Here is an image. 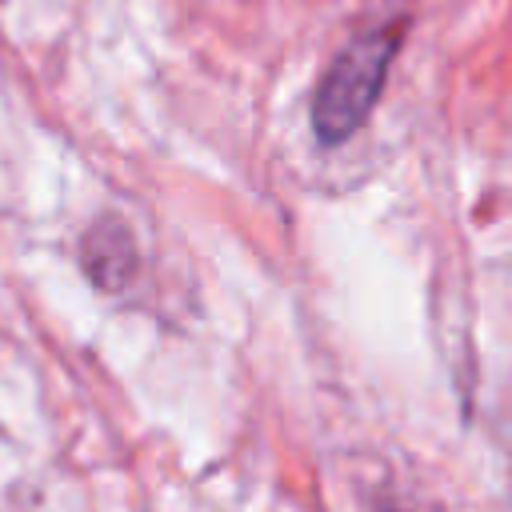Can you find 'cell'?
<instances>
[{
	"label": "cell",
	"instance_id": "cell-1",
	"mask_svg": "<svg viewBox=\"0 0 512 512\" xmlns=\"http://www.w3.org/2000/svg\"><path fill=\"white\" fill-rule=\"evenodd\" d=\"M396 44H400V28L392 24V28L356 36L332 60V68L324 72L316 100H312V128L324 144L348 140L368 120V112L384 88L388 64L396 56Z\"/></svg>",
	"mask_w": 512,
	"mask_h": 512
},
{
	"label": "cell",
	"instance_id": "cell-2",
	"mask_svg": "<svg viewBox=\"0 0 512 512\" xmlns=\"http://www.w3.org/2000/svg\"><path fill=\"white\" fill-rule=\"evenodd\" d=\"M80 264L96 288L120 292L136 276V240L116 216H100L80 240Z\"/></svg>",
	"mask_w": 512,
	"mask_h": 512
}]
</instances>
